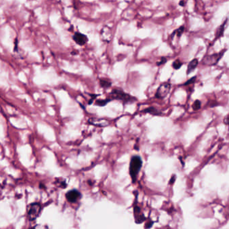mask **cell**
Returning a JSON list of instances; mask_svg holds the SVG:
<instances>
[{"label":"cell","mask_w":229,"mask_h":229,"mask_svg":"<svg viewBox=\"0 0 229 229\" xmlns=\"http://www.w3.org/2000/svg\"><path fill=\"white\" fill-rule=\"evenodd\" d=\"M143 166L142 159L138 156L132 157L130 163V175L133 182H135L137 177L138 174L139 173L141 167Z\"/></svg>","instance_id":"6da1fadb"},{"label":"cell","mask_w":229,"mask_h":229,"mask_svg":"<svg viewBox=\"0 0 229 229\" xmlns=\"http://www.w3.org/2000/svg\"><path fill=\"white\" fill-rule=\"evenodd\" d=\"M112 97L114 99L119 100L124 103H131L136 101V98L131 97L122 90L114 89L111 92Z\"/></svg>","instance_id":"7a4b0ae2"},{"label":"cell","mask_w":229,"mask_h":229,"mask_svg":"<svg viewBox=\"0 0 229 229\" xmlns=\"http://www.w3.org/2000/svg\"><path fill=\"white\" fill-rule=\"evenodd\" d=\"M41 206L38 202L32 203L28 206L27 209V217L30 221H34L38 217L41 212Z\"/></svg>","instance_id":"3957f363"},{"label":"cell","mask_w":229,"mask_h":229,"mask_svg":"<svg viewBox=\"0 0 229 229\" xmlns=\"http://www.w3.org/2000/svg\"><path fill=\"white\" fill-rule=\"evenodd\" d=\"M224 53H225V50H223L219 53L214 54V55H212L205 56L202 60L203 64L207 66L215 65V64H217L218 62L220 60V59L222 58Z\"/></svg>","instance_id":"277c9868"},{"label":"cell","mask_w":229,"mask_h":229,"mask_svg":"<svg viewBox=\"0 0 229 229\" xmlns=\"http://www.w3.org/2000/svg\"><path fill=\"white\" fill-rule=\"evenodd\" d=\"M171 89V84L169 83H164L161 84L157 91L155 97L158 99H163L169 94Z\"/></svg>","instance_id":"5b68a950"},{"label":"cell","mask_w":229,"mask_h":229,"mask_svg":"<svg viewBox=\"0 0 229 229\" xmlns=\"http://www.w3.org/2000/svg\"><path fill=\"white\" fill-rule=\"evenodd\" d=\"M80 196V193L77 190H72L69 191L65 195L66 199L71 203L75 202Z\"/></svg>","instance_id":"8992f818"},{"label":"cell","mask_w":229,"mask_h":229,"mask_svg":"<svg viewBox=\"0 0 229 229\" xmlns=\"http://www.w3.org/2000/svg\"><path fill=\"white\" fill-rule=\"evenodd\" d=\"M73 39L79 46H83L87 42V37L80 32H75L73 36Z\"/></svg>","instance_id":"52a82bcc"},{"label":"cell","mask_w":229,"mask_h":229,"mask_svg":"<svg viewBox=\"0 0 229 229\" xmlns=\"http://www.w3.org/2000/svg\"><path fill=\"white\" fill-rule=\"evenodd\" d=\"M198 64V59L195 58L194 60H192L191 62H190L189 64H188V66H187V74H189L191 72H192L194 69L197 67Z\"/></svg>","instance_id":"ba28073f"},{"label":"cell","mask_w":229,"mask_h":229,"mask_svg":"<svg viewBox=\"0 0 229 229\" xmlns=\"http://www.w3.org/2000/svg\"><path fill=\"white\" fill-rule=\"evenodd\" d=\"M226 23H227V20H226L225 21V22H224L223 24L219 27V28H218V30L217 31V38H220V36H222L223 32H224V30H225V28Z\"/></svg>","instance_id":"9c48e42d"},{"label":"cell","mask_w":229,"mask_h":229,"mask_svg":"<svg viewBox=\"0 0 229 229\" xmlns=\"http://www.w3.org/2000/svg\"><path fill=\"white\" fill-rule=\"evenodd\" d=\"M182 63L179 60H177L176 61L173 62V67L174 69H179V68H181V66H182Z\"/></svg>","instance_id":"30bf717a"},{"label":"cell","mask_w":229,"mask_h":229,"mask_svg":"<svg viewBox=\"0 0 229 229\" xmlns=\"http://www.w3.org/2000/svg\"><path fill=\"white\" fill-rule=\"evenodd\" d=\"M192 107H193V109H194V110H198L200 108V107H201V103H200V101L197 100V101H195Z\"/></svg>","instance_id":"8fae6325"},{"label":"cell","mask_w":229,"mask_h":229,"mask_svg":"<svg viewBox=\"0 0 229 229\" xmlns=\"http://www.w3.org/2000/svg\"><path fill=\"white\" fill-rule=\"evenodd\" d=\"M184 26H181L180 27L179 29H177L176 31H175L176 32V33H177V36H181V34H183V32H184Z\"/></svg>","instance_id":"7c38bea8"},{"label":"cell","mask_w":229,"mask_h":229,"mask_svg":"<svg viewBox=\"0 0 229 229\" xmlns=\"http://www.w3.org/2000/svg\"><path fill=\"white\" fill-rule=\"evenodd\" d=\"M110 101V99H108V100H101V101H99L97 102V105H100V106H104V105H106L108 102H109Z\"/></svg>","instance_id":"4fadbf2b"},{"label":"cell","mask_w":229,"mask_h":229,"mask_svg":"<svg viewBox=\"0 0 229 229\" xmlns=\"http://www.w3.org/2000/svg\"><path fill=\"white\" fill-rule=\"evenodd\" d=\"M101 84L103 87H105V88H108V87H110L112 83H109V82H107L106 81H101Z\"/></svg>","instance_id":"5bb4252c"},{"label":"cell","mask_w":229,"mask_h":229,"mask_svg":"<svg viewBox=\"0 0 229 229\" xmlns=\"http://www.w3.org/2000/svg\"><path fill=\"white\" fill-rule=\"evenodd\" d=\"M195 80V76L193 77V78H192V79H189L188 81H187L186 83H185V84H186V85H188V84H192V83H194Z\"/></svg>","instance_id":"9a60e30c"},{"label":"cell","mask_w":229,"mask_h":229,"mask_svg":"<svg viewBox=\"0 0 229 229\" xmlns=\"http://www.w3.org/2000/svg\"><path fill=\"white\" fill-rule=\"evenodd\" d=\"M165 63H166V59H165V58H162L161 62H160V63H159L157 64V65H161V64H164Z\"/></svg>","instance_id":"2e32d148"},{"label":"cell","mask_w":229,"mask_h":229,"mask_svg":"<svg viewBox=\"0 0 229 229\" xmlns=\"http://www.w3.org/2000/svg\"><path fill=\"white\" fill-rule=\"evenodd\" d=\"M184 5H185V2H184V1H181L179 2V6H184Z\"/></svg>","instance_id":"e0dca14e"}]
</instances>
